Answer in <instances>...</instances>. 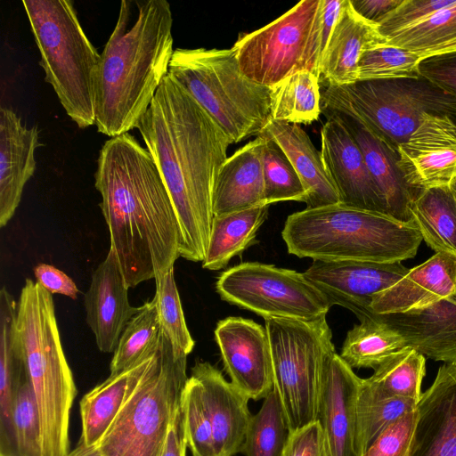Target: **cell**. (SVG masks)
<instances>
[{"label":"cell","instance_id":"603a6c76","mask_svg":"<svg viewBox=\"0 0 456 456\" xmlns=\"http://www.w3.org/2000/svg\"><path fill=\"white\" fill-rule=\"evenodd\" d=\"M456 287V256L436 253L410 269L396 283L377 294L370 304L374 314L407 312L450 297Z\"/></svg>","mask_w":456,"mask_h":456},{"label":"cell","instance_id":"ee69618b","mask_svg":"<svg viewBox=\"0 0 456 456\" xmlns=\"http://www.w3.org/2000/svg\"><path fill=\"white\" fill-rule=\"evenodd\" d=\"M454 0H402L376 24L380 34L387 36L404 29L432 13L452 4Z\"/></svg>","mask_w":456,"mask_h":456},{"label":"cell","instance_id":"8fae6325","mask_svg":"<svg viewBox=\"0 0 456 456\" xmlns=\"http://www.w3.org/2000/svg\"><path fill=\"white\" fill-rule=\"evenodd\" d=\"M216 289L223 300L264 319L313 321L325 317L331 307L304 273L258 262L242 263L223 272Z\"/></svg>","mask_w":456,"mask_h":456},{"label":"cell","instance_id":"5bb4252c","mask_svg":"<svg viewBox=\"0 0 456 456\" xmlns=\"http://www.w3.org/2000/svg\"><path fill=\"white\" fill-rule=\"evenodd\" d=\"M396 154L397 165L412 189L450 188L456 178V122L446 116L423 114Z\"/></svg>","mask_w":456,"mask_h":456},{"label":"cell","instance_id":"7c38bea8","mask_svg":"<svg viewBox=\"0 0 456 456\" xmlns=\"http://www.w3.org/2000/svg\"><path fill=\"white\" fill-rule=\"evenodd\" d=\"M320 0H303L271 23L239 36L232 49L250 81L273 87L298 71Z\"/></svg>","mask_w":456,"mask_h":456},{"label":"cell","instance_id":"8d00e7d4","mask_svg":"<svg viewBox=\"0 0 456 456\" xmlns=\"http://www.w3.org/2000/svg\"><path fill=\"white\" fill-rule=\"evenodd\" d=\"M418 401L393 397L374 399L359 391L356 413V447L362 456L370 444L390 424L413 411Z\"/></svg>","mask_w":456,"mask_h":456},{"label":"cell","instance_id":"d590c367","mask_svg":"<svg viewBox=\"0 0 456 456\" xmlns=\"http://www.w3.org/2000/svg\"><path fill=\"white\" fill-rule=\"evenodd\" d=\"M289 435L281 401L273 388L252 416L241 452L246 456H282Z\"/></svg>","mask_w":456,"mask_h":456},{"label":"cell","instance_id":"74e56055","mask_svg":"<svg viewBox=\"0 0 456 456\" xmlns=\"http://www.w3.org/2000/svg\"><path fill=\"white\" fill-rule=\"evenodd\" d=\"M261 136L265 139L263 154L264 203L305 202V189L286 154L274 141Z\"/></svg>","mask_w":456,"mask_h":456},{"label":"cell","instance_id":"7a4b0ae2","mask_svg":"<svg viewBox=\"0 0 456 456\" xmlns=\"http://www.w3.org/2000/svg\"><path fill=\"white\" fill-rule=\"evenodd\" d=\"M94 185L110 248L127 287L156 279L180 256L173 202L147 148L130 134L110 137L100 150Z\"/></svg>","mask_w":456,"mask_h":456},{"label":"cell","instance_id":"ffe728a7","mask_svg":"<svg viewBox=\"0 0 456 456\" xmlns=\"http://www.w3.org/2000/svg\"><path fill=\"white\" fill-rule=\"evenodd\" d=\"M191 375L201 387L216 456H234L241 452L253 416L249 399L208 362L198 361Z\"/></svg>","mask_w":456,"mask_h":456},{"label":"cell","instance_id":"681fc988","mask_svg":"<svg viewBox=\"0 0 456 456\" xmlns=\"http://www.w3.org/2000/svg\"><path fill=\"white\" fill-rule=\"evenodd\" d=\"M186 448L187 443L181 404L169 427L159 456H186Z\"/></svg>","mask_w":456,"mask_h":456},{"label":"cell","instance_id":"484cf974","mask_svg":"<svg viewBox=\"0 0 456 456\" xmlns=\"http://www.w3.org/2000/svg\"><path fill=\"white\" fill-rule=\"evenodd\" d=\"M265 137L257 135L223 163L213 195L214 216L241 211L264 203L263 154Z\"/></svg>","mask_w":456,"mask_h":456},{"label":"cell","instance_id":"d6986e66","mask_svg":"<svg viewBox=\"0 0 456 456\" xmlns=\"http://www.w3.org/2000/svg\"><path fill=\"white\" fill-rule=\"evenodd\" d=\"M416 411L408 456H456V365L439 368Z\"/></svg>","mask_w":456,"mask_h":456},{"label":"cell","instance_id":"e575fe53","mask_svg":"<svg viewBox=\"0 0 456 456\" xmlns=\"http://www.w3.org/2000/svg\"><path fill=\"white\" fill-rule=\"evenodd\" d=\"M161 340V328L154 301L139 306L126 326L110 364V375L120 373L155 354Z\"/></svg>","mask_w":456,"mask_h":456},{"label":"cell","instance_id":"836d02e7","mask_svg":"<svg viewBox=\"0 0 456 456\" xmlns=\"http://www.w3.org/2000/svg\"><path fill=\"white\" fill-rule=\"evenodd\" d=\"M386 38L387 45L409 50L423 59L456 53V0Z\"/></svg>","mask_w":456,"mask_h":456},{"label":"cell","instance_id":"b9f144b4","mask_svg":"<svg viewBox=\"0 0 456 456\" xmlns=\"http://www.w3.org/2000/svg\"><path fill=\"white\" fill-rule=\"evenodd\" d=\"M187 447L192 456H216L211 422L199 381L188 379L182 398Z\"/></svg>","mask_w":456,"mask_h":456},{"label":"cell","instance_id":"f1b7e54d","mask_svg":"<svg viewBox=\"0 0 456 456\" xmlns=\"http://www.w3.org/2000/svg\"><path fill=\"white\" fill-rule=\"evenodd\" d=\"M270 205L261 204L241 211L214 216L204 269L216 271L240 255L256 239L268 216Z\"/></svg>","mask_w":456,"mask_h":456},{"label":"cell","instance_id":"277c9868","mask_svg":"<svg viewBox=\"0 0 456 456\" xmlns=\"http://www.w3.org/2000/svg\"><path fill=\"white\" fill-rule=\"evenodd\" d=\"M281 237L288 252L325 261L402 262L423 240L414 224L342 202L289 215Z\"/></svg>","mask_w":456,"mask_h":456},{"label":"cell","instance_id":"f5cc1de1","mask_svg":"<svg viewBox=\"0 0 456 456\" xmlns=\"http://www.w3.org/2000/svg\"><path fill=\"white\" fill-rule=\"evenodd\" d=\"M450 190L452 193L454 200H456V178L450 186Z\"/></svg>","mask_w":456,"mask_h":456},{"label":"cell","instance_id":"7402d4cb","mask_svg":"<svg viewBox=\"0 0 456 456\" xmlns=\"http://www.w3.org/2000/svg\"><path fill=\"white\" fill-rule=\"evenodd\" d=\"M376 315L403 338L406 347L456 365V302L450 297L407 312Z\"/></svg>","mask_w":456,"mask_h":456},{"label":"cell","instance_id":"9c48e42d","mask_svg":"<svg viewBox=\"0 0 456 456\" xmlns=\"http://www.w3.org/2000/svg\"><path fill=\"white\" fill-rule=\"evenodd\" d=\"M186 362L161 331L153 361L97 446L102 456H159L182 404Z\"/></svg>","mask_w":456,"mask_h":456},{"label":"cell","instance_id":"d4e9b609","mask_svg":"<svg viewBox=\"0 0 456 456\" xmlns=\"http://www.w3.org/2000/svg\"><path fill=\"white\" fill-rule=\"evenodd\" d=\"M322 112L336 116L355 140L382 195L387 215L400 223L414 224L410 207L419 191L412 189L405 181L397 165L396 153L357 119L340 112Z\"/></svg>","mask_w":456,"mask_h":456},{"label":"cell","instance_id":"7dc6e473","mask_svg":"<svg viewBox=\"0 0 456 456\" xmlns=\"http://www.w3.org/2000/svg\"><path fill=\"white\" fill-rule=\"evenodd\" d=\"M419 75L456 98V53L424 59Z\"/></svg>","mask_w":456,"mask_h":456},{"label":"cell","instance_id":"4dcf8cb0","mask_svg":"<svg viewBox=\"0 0 456 456\" xmlns=\"http://www.w3.org/2000/svg\"><path fill=\"white\" fill-rule=\"evenodd\" d=\"M426 373V358L411 347H403L362 379L360 392L374 399L393 397L419 401Z\"/></svg>","mask_w":456,"mask_h":456},{"label":"cell","instance_id":"f35d334b","mask_svg":"<svg viewBox=\"0 0 456 456\" xmlns=\"http://www.w3.org/2000/svg\"><path fill=\"white\" fill-rule=\"evenodd\" d=\"M155 285L152 300L156 305L161 331L175 349L188 355L192 351L195 342L185 322L174 269L156 278Z\"/></svg>","mask_w":456,"mask_h":456},{"label":"cell","instance_id":"f907efd6","mask_svg":"<svg viewBox=\"0 0 456 456\" xmlns=\"http://www.w3.org/2000/svg\"><path fill=\"white\" fill-rule=\"evenodd\" d=\"M402 0H350L353 8L364 19L377 23Z\"/></svg>","mask_w":456,"mask_h":456},{"label":"cell","instance_id":"30bf717a","mask_svg":"<svg viewBox=\"0 0 456 456\" xmlns=\"http://www.w3.org/2000/svg\"><path fill=\"white\" fill-rule=\"evenodd\" d=\"M273 377L289 433L318 419L325 367L335 352L326 316L265 319Z\"/></svg>","mask_w":456,"mask_h":456},{"label":"cell","instance_id":"bcb514c9","mask_svg":"<svg viewBox=\"0 0 456 456\" xmlns=\"http://www.w3.org/2000/svg\"><path fill=\"white\" fill-rule=\"evenodd\" d=\"M282 456H329L319 420L289 433Z\"/></svg>","mask_w":456,"mask_h":456},{"label":"cell","instance_id":"ab89813d","mask_svg":"<svg viewBox=\"0 0 456 456\" xmlns=\"http://www.w3.org/2000/svg\"><path fill=\"white\" fill-rule=\"evenodd\" d=\"M424 59L409 50L382 45L365 51L358 63V81L417 77Z\"/></svg>","mask_w":456,"mask_h":456},{"label":"cell","instance_id":"9a60e30c","mask_svg":"<svg viewBox=\"0 0 456 456\" xmlns=\"http://www.w3.org/2000/svg\"><path fill=\"white\" fill-rule=\"evenodd\" d=\"M214 334L233 386L248 399H265L273 388L265 327L242 317H228L217 322Z\"/></svg>","mask_w":456,"mask_h":456},{"label":"cell","instance_id":"1f68e13d","mask_svg":"<svg viewBox=\"0 0 456 456\" xmlns=\"http://www.w3.org/2000/svg\"><path fill=\"white\" fill-rule=\"evenodd\" d=\"M403 347V338L373 313L347 332L339 355L352 369L375 370Z\"/></svg>","mask_w":456,"mask_h":456},{"label":"cell","instance_id":"4316f807","mask_svg":"<svg viewBox=\"0 0 456 456\" xmlns=\"http://www.w3.org/2000/svg\"><path fill=\"white\" fill-rule=\"evenodd\" d=\"M258 135L274 141L286 154L305 189L307 208L340 202L321 151L297 124L270 119Z\"/></svg>","mask_w":456,"mask_h":456},{"label":"cell","instance_id":"f6af8a7d","mask_svg":"<svg viewBox=\"0 0 456 456\" xmlns=\"http://www.w3.org/2000/svg\"><path fill=\"white\" fill-rule=\"evenodd\" d=\"M416 419V410L399 418L378 436L362 456H408Z\"/></svg>","mask_w":456,"mask_h":456},{"label":"cell","instance_id":"52a82bcc","mask_svg":"<svg viewBox=\"0 0 456 456\" xmlns=\"http://www.w3.org/2000/svg\"><path fill=\"white\" fill-rule=\"evenodd\" d=\"M168 73L206 110L231 144L258 135L271 119V87L241 74L232 47L177 48Z\"/></svg>","mask_w":456,"mask_h":456},{"label":"cell","instance_id":"3957f363","mask_svg":"<svg viewBox=\"0 0 456 456\" xmlns=\"http://www.w3.org/2000/svg\"><path fill=\"white\" fill-rule=\"evenodd\" d=\"M173 16L166 0H123L101 53L95 126L114 137L136 128L168 74Z\"/></svg>","mask_w":456,"mask_h":456},{"label":"cell","instance_id":"60d3db41","mask_svg":"<svg viewBox=\"0 0 456 456\" xmlns=\"http://www.w3.org/2000/svg\"><path fill=\"white\" fill-rule=\"evenodd\" d=\"M12 422L16 456H43L39 412L27 372L14 396Z\"/></svg>","mask_w":456,"mask_h":456},{"label":"cell","instance_id":"5b68a950","mask_svg":"<svg viewBox=\"0 0 456 456\" xmlns=\"http://www.w3.org/2000/svg\"><path fill=\"white\" fill-rule=\"evenodd\" d=\"M14 332L38 408L43 456H67L77 389L61 343L52 294L30 279H26L17 303Z\"/></svg>","mask_w":456,"mask_h":456},{"label":"cell","instance_id":"2e32d148","mask_svg":"<svg viewBox=\"0 0 456 456\" xmlns=\"http://www.w3.org/2000/svg\"><path fill=\"white\" fill-rule=\"evenodd\" d=\"M324 115L327 121L321 130V154L340 202L387 215L355 140L336 116Z\"/></svg>","mask_w":456,"mask_h":456},{"label":"cell","instance_id":"c3c4849f","mask_svg":"<svg viewBox=\"0 0 456 456\" xmlns=\"http://www.w3.org/2000/svg\"><path fill=\"white\" fill-rule=\"evenodd\" d=\"M37 282L51 294H60L76 299L78 289L73 280L56 267L40 264L35 266Z\"/></svg>","mask_w":456,"mask_h":456},{"label":"cell","instance_id":"7bdbcfd3","mask_svg":"<svg viewBox=\"0 0 456 456\" xmlns=\"http://www.w3.org/2000/svg\"><path fill=\"white\" fill-rule=\"evenodd\" d=\"M346 0H320L298 70L320 76L321 64Z\"/></svg>","mask_w":456,"mask_h":456},{"label":"cell","instance_id":"44dd1931","mask_svg":"<svg viewBox=\"0 0 456 456\" xmlns=\"http://www.w3.org/2000/svg\"><path fill=\"white\" fill-rule=\"evenodd\" d=\"M37 126L28 127L12 109L0 108V226L13 216L36 167Z\"/></svg>","mask_w":456,"mask_h":456},{"label":"cell","instance_id":"816d5d0a","mask_svg":"<svg viewBox=\"0 0 456 456\" xmlns=\"http://www.w3.org/2000/svg\"><path fill=\"white\" fill-rule=\"evenodd\" d=\"M67 456H102L98 448L86 447L83 444L79 443L77 446L70 451Z\"/></svg>","mask_w":456,"mask_h":456},{"label":"cell","instance_id":"e0dca14e","mask_svg":"<svg viewBox=\"0 0 456 456\" xmlns=\"http://www.w3.org/2000/svg\"><path fill=\"white\" fill-rule=\"evenodd\" d=\"M362 379L336 351L329 356L318 415L329 456H359L356 413Z\"/></svg>","mask_w":456,"mask_h":456},{"label":"cell","instance_id":"ba28073f","mask_svg":"<svg viewBox=\"0 0 456 456\" xmlns=\"http://www.w3.org/2000/svg\"><path fill=\"white\" fill-rule=\"evenodd\" d=\"M321 108L357 119L395 153L423 114L446 116L456 122V98L422 76L325 86Z\"/></svg>","mask_w":456,"mask_h":456},{"label":"cell","instance_id":"f546056e","mask_svg":"<svg viewBox=\"0 0 456 456\" xmlns=\"http://www.w3.org/2000/svg\"><path fill=\"white\" fill-rule=\"evenodd\" d=\"M410 211L422 240L436 253L456 256V200L449 187L420 191Z\"/></svg>","mask_w":456,"mask_h":456},{"label":"cell","instance_id":"6da1fadb","mask_svg":"<svg viewBox=\"0 0 456 456\" xmlns=\"http://www.w3.org/2000/svg\"><path fill=\"white\" fill-rule=\"evenodd\" d=\"M167 189L180 228V256L203 262L213 195L230 140L169 73L137 124Z\"/></svg>","mask_w":456,"mask_h":456},{"label":"cell","instance_id":"8992f818","mask_svg":"<svg viewBox=\"0 0 456 456\" xmlns=\"http://www.w3.org/2000/svg\"><path fill=\"white\" fill-rule=\"evenodd\" d=\"M40 53V66L67 115L80 128L95 125L101 54L69 0H23Z\"/></svg>","mask_w":456,"mask_h":456},{"label":"cell","instance_id":"4fadbf2b","mask_svg":"<svg viewBox=\"0 0 456 456\" xmlns=\"http://www.w3.org/2000/svg\"><path fill=\"white\" fill-rule=\"evenodd\" d=\"M409 270L402 262L313 260L303 273L330 306H343L361 321L373 314V297L396 283Z\"/></svg>","mask_w":456,"mask_h":456},{"label":"cell","instance_id":"cb8c5ba5","mask_svg":"<svg viewBox=\"0 0 456 456\" xmlns=\"http://www.w3.org/2000/svg\"><path fill=\"white\" fill-rule=\"evenodd\" d=\"M387 44L375 22L370 21L345 4L333 28L321 68V86H344L358 81V63L367 50Z\"/></svg>","mask_w":456,"mask_h":456},{"label":"cell","instance_id":"83f0119b","mask_svg":"<svg viewBox=\"0 0 456 456\" xmlns=\"http://www.w3.org/2000/svg\"><path fill=\"white\" fill-rule=\"evenodd\" d=\"M155 354L120 373L110 375L84 395L80 402L82 433L79 443L86 447L98 446L151 365Z\"/></svg>","mask_w":456,"mask_h":456},{"label":"cell","instance_id":"d6a6232c","mask_svg":"<svg viewBox=\"0 0 456 456\" xmlns=\"http://www.w3.org/2000/svg\"><path fill=\"white\" fill-rule=\"evenodd\" d=\"M321 112V85L315 74L298 70L271 87V119L311 124Z\"/></svg>","mask_w":456,"mask_h":456},{"label":"cell","instance_id":"ac0fdd59","mask_svg":"<svg viewBox=\"0 0 456 456\" xmlns=\"http://www.w3.org/2000/svg\"><path fill=\"white\" fill-rule=\"evenodd\" d=\"M128 289L117 256L110 249L94 271L84 297L86 323L102 353H114L126 326L139 311L129 303Z\"/></svg>","mask_w":456,"mask_h":456},{"label":"cell","instance_id":"db71d44e","mask_svg":"<svg viewBox=\"0 0 456 456\" xmlns=\"http://www.w3.org/2000/svg\"><path fill=\"white\" fill-rule=\"evenodd\" d=\"M450 298L456 302V287H455L454 293L450 297Z\"/></svg>","mask_w":456,"mask_h":456}]
</instances>
